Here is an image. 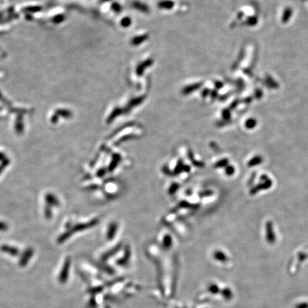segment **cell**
Returning a JSON list of instances; mask_svg holds the SVG:
<instances>
[{"label":"cell","mask_w":308,"mask_h":308,"mask_svg":"<svg viewBox=\"0 0 308 308\" xmlns=\"http://www.w3.org/2000/svg\"><path fill=\"white\" fill-rule=\"evenodd\" d=\"M7 229V225L6 224H4L3 223H2V222H0V230H6Z\"/></svg>","instance_id":"6"},{"label":"cell","mask_w":308,"mask_h":308,"mask_svg":"<svg viewBox=\"0 0 308 308\" xmlns=\"http://www.w3.org/2000/svg\"><path fill=\"white\" fill-rule=\"evenodd\" d=\"M262 161V158L260 156H255L253 158H252L250 161L248 162V166L249 167H253L257 166V165H259L260 163H261Z\"/></svg>","instance_id":"3"},{"label":"cell","mask_w":308,"mask_h":308,"mask_svg":"<svg viewBox=\"0 0 308 308\" xmlns=\"http://www.w3.org/2000/svg\"><path fill=\"white\" fill-rule=\"evenodd\" d=\"M234 171H235V169H234L232 166H229L228 168L226 169V173L228 174V175H232V174L234 173Z\"/></svg>","instance_id":"4"},{"label":"cell","mask_w":308,"mask_h":308,"mask_svg":"<svg viewBox=\"0 0 308 308\" xmlns=\"http://www.w3.org/2000/svg\"><path fill=\"white\" fill-rule=\"evenodd\" d=\"M267 230V238L270 243H273L275 241V234L273 230V226H272L271 222H267L266 225Z\"/></svg>","instance_id":"2"},{"label":"cell","mask_w":308,"mask_h":308,"mask_svg":"<svg viewBox=\"0 0 308 308\" xmlns=\"http://www.w3.org/2000/svg\"><path fill=\"white\" fill-rule=\"evenodd\" d=\"M272 185V181L270 180H267L265 181V183H262L261 184H259L256 187H255L253 189H252V190H250V193L252 194H254L257 191H259L260 190H263V189H267Z\"/></svg>","instance_id":"1"},{"label":"cell","mask_w":308,"mask_h":308,"mask_svg":"<svg viewBox=\"0 0 308 308\" xmlns=\"http://www.w3.org/2000/svg\"><path fill=\"white\" fill-rule=\"evenodd\" d=\"M255 126V121H248L247 122V127L248 128H252L254 127Z\"/></svg>","instance_id":"5"}]
</instances>
